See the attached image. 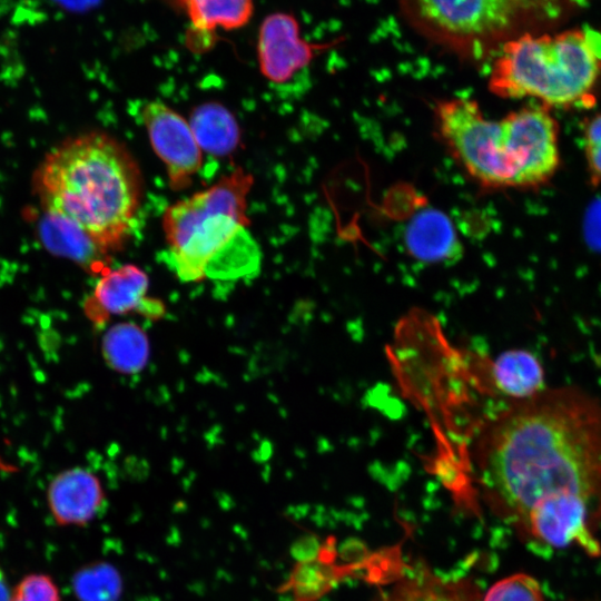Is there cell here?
Listing matches in <instances>:
<instances>
[{"label": "cell", "mask_w": 601, "mask_h": 601, "mask_svg": "<svg viewBox=\"0 0 601 601\" xmlns=\"http://www.w3.org/2000/svg\"><path fill=\"white\" fill-rule=\"evenodd\" d=\"M473 462L484 500L519 533L563 499H582L601 518V403L572 386L509 402L480 427Z\"/></svg>", "instance_id": "6da1fadb"}, {"label": "cell", "mask_w": 601, "mask_h": 601, "mask_svg": "<svg viewBox=\"0 0 601 601\" xmlns=\"http://www.w3.org/2000/svg\"><path fill=\"white\" fill-rule=\"evenodd\" d=\"M33 188L43 211L72 224L109 255L130 236L142 197L131 154L97 130L53 147L36 168Z\"/></svg>", "instance_id": "7a4b0ae2"}, {"label": "cell", "mask_w": 601, "mask_h": 601, "mask_svg": "<svg viewBox=\"0 0 601 601\" xmlns=\"http://www.w3.org/2000/svg\"><path fill=\"white\" fill-rule=\"evenodd\" d=\"M252 185L253 176L237 168L165 210L161 260L180 280H236L257 272L260 253L246 215Z\"/></svg>", "instance_id": "3957f363"}, {"label": "cell", "mask_w": 601, "mask_h": 601, "mask_svg": "<svg viewBox=\"0 0 601 601\" xmlns=\"http://www.w3.org/2000/svg\"><path fill=\"white\" fill-rule=\"evenodd\" d=\"M601 79V30L577 26L524 33L493 59L490 91L551 108H589Z\"/></svg>", "instance_id": "277c9868"}, {"label": "cell", "mask_w": 601, "mask_h": 601, "mask_svg": "<svg viewBox=\"0 0 601 601\" xmlns=\"http://www.w3.org/2000/svg\"><path fill=\"white\" fill-rule=\"evenodd\" d=\"M580 0H398L427 42L469 63L494 59L509 41L558 28Z\"/></svg>", "instance_id": "5b68a950"}, {"label": "cell", "mask_w": 601, "mask_h": 601, "mask_svg": "<svg viewBox=\"0 0 601 601\" xmlns=\"http://www.w3.org/2000/svg\"><path fill=\"white\" fill-rule=\"evenodd\" d=\"M436 137L483 190L519 189L510 144L501 119L483 114L475 100L453 97L433 109Z\"/></svg>", "instance_id": "8992f818"}, {"label": "cell", "mask_w": 601, "mask_h": 601, "mask_svg": "<svg viewBox=\"0 0 601 601\" xmlns=\"http://www.w3.org/2000/svg\"><path fill=\"white\" fill-rule=\"evenodd\" d=\"M139 114L154 151L166 166L169 186L174 190L189 187L203 165L189 122L161 101L142 102Z\"/></svg>", "instance_id": "52a82bcc"}, {"label": "cell", "mask_w": 601, "mask_h": 601, "mask_svg": "<svg viewBox=\"0 0 601 601\" xmlns=\"http://www.w3.org/2000/svg\"><path fill=\"white\" fill-rule=\"evenodd\" d=\"M257 40L260 72L276 85L288 82L311 63L321 49L331 47L302 38L298 21L285 12L267 16L259 27Z\"/></svg>", "instance_id": "ba28073f"}, {"label": "cell", "mask_w": 601, "mask_h": 601, "mask_svg": "<svg viewBox=\"0 0 601 601\" xmlns=\"http://www.w3.org/2000/svg\"><path fill=\"white\" fill-rule=\"evenodd\" d=\"M148 286L147 274L136 265L110 267L98 276L92 293L83 302V312L99 326L112 315L131 312L142 315L150 300Z\"/></svg>", "instance_id": "9c48e42d"}, {"label": "cell", "mask_w": 601, "mask_h": 601, "mask_svg": "<svg viewBox=\"0 0 601 601\" xmlns=\"http://www.w3.org/2000/svg\"><path fill=\"white\" fill-rule=\"evenodd\" d=\"M104 499L99 479L81 467L60 472L47 490L49 511L61 526L85 525L97 514Z\"/></svg>", "instance_id": "30bf717a"}, {"label": "cell", "mask_w": 601, "mask_h": 601, "mask_svg": "<svg viewBox=\"0 0 601 601\" xmlns=\"http://www.w3.org/2000/svg\"><path fill=\"white\" fill-rule=\"evenodd\" d=\"M189 22L187 39L196 51L214 45L218 30L246 26L254 13L253 0H171Z\"/></svg>", "instance_id": "8fae6325"}, {"label": "cell", "mask_w": 601, "mask_h": 601, "mask_svg": "<svg viewBox=\"0 0 601 601\" xmlns=\"http://www.w3.org/2000/svg\"><path fill=\"white\" fill-rule=\"evenodd\" d=\"M37 226L39 238L52 254L71 259L91 275L110 268V255L67 220L42 210Z\"/></svg>", "instance_id": "7c38bea8"}, {"label": "cell", "mask_w": 601, "mask_h": 601, "mask_svg": "<svg viewBox=\"0 0 601 601\" xmlns=\"http://www.w3.org/2000/svg\"><path fill=\"white\" fill-rule=\"evenodd\" d=\"M489 381L509 402L531 398L544 391V370L540 359L526 349H509L489 363Z\"/></svg>", "instance_id": "4fadbf2b"}, {"label": "cell", "mask_w": 601, "mask_h": 601, "mask_svg": "<svg viewBox=\"0 0 601 601\" xmlns=\"http://www.w3.org/2000/svg\"><path fill=\"white\" fill-rule=\"evenodd\" d=\"M392 583L381 589L374 601H472L465 591L444 582L425 565H400Z\"/></svg>", "instance_id": "5bb4252c"}, {"label": "cell", "mask_w": 601, "mask_h": 601, "mask_svg": "<svg viewBox=\"0 0 601 601\" xmlns=\"http://www.w3.org/2000/svg\"><path fill=\"white\" fill-rule=\"evenodd\" d=\"M406 244L417 259L439 263L457 255L460 245L450 220L441 213L427 210L408 225Z\"/></svg>", "instance_id": "9a60e30c"}, {"label": "cell", "mask_w": 601, "mask_h": 601, "mask_svg": "<svg viewBox=\"0 0 601 601\" xmlns=\"http://www.w3.org/2000/svg\"><path fill=\"white\" fill-rule=\"evenodd\" d=\"M149 351L146 332L134 322L112 325L101 339V353L106 363L122 374L140 372L148 362Z\"/></svg>", "instance_id": "2e32d148"}, {"label": "cell", "mask_w": 601, "mask_h": 601, "mask_svg": "<svg viewBox=\"0 0 601 601\" xmlns=\"http://www.w3.org/2000/svg\"><path fill=\"white\" fill-rule=\"evenodd\" d=\"M188 122L200 149L214 156L230 154L239 142V127L235 118L217 102L198 106Z\"/></svg>", "instance_id": "e0dca14e"}, {"label": "cell", "mask_w": 601, "mask_h": 601, "mask_svg": "<svg viewBox=\"0 0 601 601\" xmlns=\"http://www.w3.org/2000/svg\"><path fill=\"white\" fill-rule=\"evenodd\" d=\"M75 593L80 601H111L116 595V577L106 566L80 570L72 580Z\"/></svg>", "instance_id": "ac0fdd59"}, {"label": "cell", "mask_w": 601, "mask_h": 601, "mask_svg": "<svg viewBox=\"0 0 601 601\" xmlns=\"http://www.w3.org/2000/svg\"><path fill=\"white\" fill-rule=\"evenodd\" d=\"M484 601H544V598L534 578L519 573L496 582Z\"/></svg>", "instance_id": "d6986e66"}, {"label": "cell", "mask_w": 601, "mask_h": 601, "mask_svg": "<svg viewBox=\"0 0 601 601\" xmlns=\"http://www.w3.org/2000/svg\"><path fill=\"white\" fill-rule=\"evenodd\" d=\"M9 601H61L53 579L45 573L24 575L12 589Z\"/></svg>", "instance_id": "ffe728a7"}, {"label": "cell", "mask_w": 601, "mask_h": 601, "mask_svg": "<svg viewBox=\"0 0 601 601\" xmlns=\"http://www.w3.org/2000/svg\"><path fill=\"white\" fill-rule=\"evenodd\" d=\"M583 151L589 180L601 185V114L589 117L582 129Z\"/></svg>", "instance_id": "44dd1931"}, {"label": "cell", "mask_w": 601, "mask_h": 601, "mask_svg": "<svg viewBox=\"0 0 601 601\" xmlns=\"http://www.w3.org/2000/svg\"><path fill=\"white\" fill-rule=\"evenodd\" d=\"M63 7L71 10H86L97 4L99 0H58Z\"/></svg>", "instance_id": "7402d4cb"}, {"label": "cell", "mask_w": 601, "mask_h": 601, "mask_svg": "<svg viewBox=\"0 0 601 601\" xmlns=\"http://www.w3.org/2000/svg\"><path fill=\"white\" fill-rule=\"evenodd\" d=\"M11 589L9 588L6 573L0 565V601H9Z\"/></svg>", "instance_id": "603a6c76"}]
</instances>
